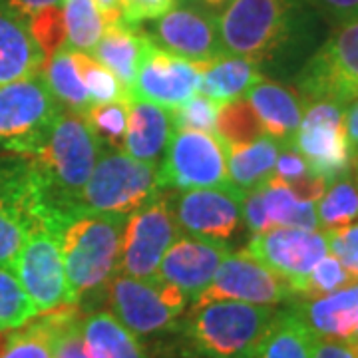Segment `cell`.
<instances>
[{"label":"cell","instance_id":"6da1fadb","mask_svg":"<svg viewBox=\"0 0 358 358\" xmlns=\"http://www.w3.org/2000/svg\"><path fill=\"white\" fill-rule=\"evenodd\" d=\"M129 215L86 213L68 223L62 233V261L70 303L80 310L106 296L117 275L122 239Z\"/></svg>","mask_w":358,"mask_h":358},{"label":"cell","instance_id":"7a4b0ae2","mask_svg":"<svg viewBox=\"0 0 358 358\" xmlns=\"http://www.w3.org/2000/svg\"><path fill=\"white\" fill-rule=\"evenodd\" d=\"M100 154L102 140L90 128L86 117L68 110L56 117L38 152L30 155L46 187L48 201L70 221L78 217V195Z\"/></svg>","mask_w":358,"mask_h":358},{"label":"cell","instance_id":"3957f363","mask_svg":"<svg viewBox=\"0 0 358 358\" xmlns=\"http://www.w3.org/2000/svg\"><path fill=\"white\" fill-rule=\"evenodd\" d=\"M277 315V307L213 301L189 308L181 331L199 357L255 358Z\"/></svg>","mask_w":358,"mask_h":358},{"label":"cell","instance_id":"277c9868","mask_svg":"<svg viewBox=\"0 0 358 358\" xmlns=\"http://www.w3.org/2000/svg\"><path fill=\"white\" fill-rule=\"evenodd\" d=\"M40 219H70L48 201L46 187L30 157H0V267L13 268L26 237Z\"/></svg>","mask_w":358,"mask_h":358},{"label":"cell","instance_id":"5b68a950","mask_svg":"<svg viewBox=\"0 0 358 358\" xmlns=\"http://www.w3.org/2000/svg\"><path fill=\"white\" fill-rule=\"evenodd\" d=\"M294 0H233L217 16L225 54L263 62L281 52L293 36Z\"/></svg>","mask_w":358,"mask_h":358},{"label":"cell","instance_id":"8992f818","mask_svg":"<svg viewBox=\"0 0 358 358\" xmlns=\"http://www.w3.org/2000/svg\"><path fill=\"white\" fill-rule=\"evenodd\" d=\"M162 189L157 185V166L134 159L126 152H102L92 176L80 192L76 215L122 213L129 215L150 203Z\"/></svg>","mask_w":358,"mask_h":358},{"label":"cell","instance_id":"52a82bcc","mask_svg":"<svg viewBox=\"0 0 358 358\" xmlns=\"http://www.w3.org/2000/svg\"><path fill=\"white\" fill-rule=\"evenodd\" d=\"M108 307L136 336L176 333L181 329L189 299L164 281H141L117 273L108 285Z\"/></svg>","mask_w":358,"mask_h":358},{"label":"cell","instance_id":"ba28073f","mask_svg":"<svg viewBox=\"0 0 358 358\" xmlns=\"http://www.w3.org/2000/svg\"><path fill=\"white\" fill-rule=\"evenodd\" d=\"M62 112L42 72L0 86V148L13 155H34Z\"/></svg>","mask_w":358,"mask_h":358},{"label":"cell","instance_id":"9c48e42d","mask_svg":"<svg viewBox=\"0 0 358 358\" xmlns=\"http://www.w3.org/2000/svg\"><path fill=\"white\" fill-rule=\"evenodd\" d=\"M303 103L358 100V20L338 24L296 76Z\"/></svg>","mask_w":358,"mask_h":358},{"label":"cell","instance_id":"30bf717a","mask_svg":"<svg viewBox=\"0 0 358 358\" xmlns=\"http://www.w3.org/2000/svg\"><path fill=\"white\" fill-rule=\"evenodd\" d=\"M229 183L227 150L215 131L173 129L162 164H157L159 189H209Z\"/></svg>","mask_w":358,"mask_h":358},{"label":"cell","instance_id":"8fae6325","mask_svg":"<svg viewBox=\"0 0 358 358\" xmlns=\"http://www.w3.org/2000/svg\"><path fill=\"white\" fill-rule=\"evenodd\" d=\"M62 233L64 229L50 221H38L13 265V273L38 315L72 305L62 261Z\"/></svg>","mask_w":358,"mask_h":358},{"label":"cell","instance_id":"7c38bea8","mask_svg":"<svg viewBox=\"0 0 358 358\" xmlns=\"http://www.w3.org/2000/svg\"><path fill=\"white\" fill-rule=\"evenodd\" d=\"M181 237L171 197L157 195L129 213L122 239L117 273L141 281H155L157 267L167 249Z\"/></svg>","mask_w":358,"mask_h":358},{"label":"cell","instance_id":"4fadbf2b","mask_svg":"<svg viewBox=\"0 0 358 358\" xmlns=\"http://www.w3.org/2000/svg\"><path fill=\"white\" fill-rule=\"evenodd\" d=\"M346 108L336 102H310L305 106L303 120L291 148L305 157L308 167L333 185L350 173V155L346 145Z\"/></svg>","mask_w":358,"mask_h":358},{"label":"cell","instance_id":"5bb4252c","mask_svg":"<svg viewBox=\"0 0 358 358\" xmlns=\"http://www.w3.org/2000/svg\"><path fill=\"white\" fill-rule=\"evenodd\" d=\"M245 253L289 282L299 299L310 271L322 257L329 255V243L320 231L277 227L253 235Z\"/></svg>","mask_w":358,"mask_h":358},{"label":"cell","instance_id":"9a60e30c","mask_svg":"<svg viewBox=\"0 0 358 358\" xmlns=\"http://www.w3.org/2000/svg\"><path fill=\"white\" fill-rule=\"evenodd\" d=\"M294 299L296 296L289 282L245 251H239L223 259L211 285L193 301L192 307L213 301H241L251 305L279 307L293 303Z\"/></svg>","mask_w":358,"mask_h":358},{"label":"cell","instance_id":"2e32d148","mask_svg":"<svg viewBox=\"0 0 358 358\" xmlns=\"http://www.w3.org/2000/svg\"><path fill=\"white\" fill-rule=\"evenodd\" d=\"M203 66L189 62L150 40L143 52L138 76L129 88V98L176 110L201 92Z\"/></svg>","mask_w":358,"mask_h":358},{"label":"cell","instance_id":"e0dca14e","mask_svg":"<svg viewBox=\"0 0 358 358\" xmlns=\"http://www.w3.org/2000/svg\"><path fill=\"white\" fill-rule=\"evenodd\" d=\"M243 199L245 193L231 183L223 187L183 192L178 201H173L179 229L193 237L227 243V239L245 223Z\"/></svg>","mask_w":358,"mask_h":358},{"label":"cell","instance_id":"ac0fdd59","mask_svg":"<svg viewBox=\"0 0 358 358\" xmlns=\"http://www.w3.org/2000/svg\"><path fill=\"white\" fill-rule=\"evenodd\" d=\"M155 42L195 64L227 56L219 40L217 16L197 6H173L154 22Z\"/></svg>","mask_w":358,"mask_h":358},{"label":"cell","instance_id":"d6986e66","mask_svg":"<svg viewBox=\"0 0 358 358\" xmlns=\"http://www.w3.org/2000/svg\"><path fill=\"white\" fill-rule=\"evenodd\" d=\"M229 243L203 237H178L157 267V281L178 287L193 303L211 285L219 265L229 255Z\"/></svg>","mask_w":358,"mask_h":358},{"label":"cell","instance_id":"ffe728a7","mask_svg":"<svg viewBox=\"0 0 358 358\" xmlns=\"http://www.w3.org/2000/svg\"><path fill=\"white\" fill-rule=\"evenodd\" d=\"M313 336L346 341L358 331V281L317 299L289 303Z\"/></svg>","mask_w":358,"mask_h":358},{"label":"cell","instance_id":"44dd1931","mask_svg":"<svg viewBox=\"0 0 358 358\" xmlns=\"http://www.w3.org/2000/svg\"><path fill=\"white\" fill-rule=\"evenodd\" d=\"M247 102L253 106L263 134L281 148H289L299 131L305 106L301 96L282 84L268 82L267 78L247 92Z\"/></svg>","mask_w":358,"mask_h":358},{"label":"cell","instance_id":"7402d4cb","mask_svg":"<svg viewBox=\"0 0 358 358\" xmlns=\"http://www.w3.org/2000/svg\"><path fill=\"white\" fill-rule=\"evenodd\" d=\"M126 108H128V128H126L124 152L134 159L157 166V159L159 155L166 154L167 143L173 134L171 112L155 103L140 102L134 98L126 102Z\"/></svg>","mask_w":358,"mask_h":358},{"label":"cell","instance_id":"603a6c76","mask_svg":"<svg viewBox=\"0 0 358 358\" xmlns=\"http://www.w3.org/2000/svg\"><path fill=\"white\" fill-rule=\"evenodd\" d=\"M46 56L24 20L0 8V86L36 76Z\"/></svg>","mask_w":358,"mask_h":358},{"label":"cell","instance_id":"cb8c5ba5","mask_svg":"<svg viewBox=\"0 0 358 358\" xmlns=\"http://www.w3.org/2000/svg\"><path fill=\"white\" fill-rule=\"evenodd\" d=\"M150 40L145 32L138 30V26L117 20L114 24L103 26L102 36L88 54L106 66L129 92Z\"/></svg>","mask_w":358,"mask_h":358},{"label":"cell","instance_id":"d4e9b609","mask_svg":"<svg viewBox=\"0 0 358 358\" xmlns=\"http://www.w3.org/2000/svg\"><path fill=\"white\" fill-rule=\"evenodd\" d=\"M82 336L90 358H150L140 336L108 310L86 315L82 319Z\"/></svg>","mask_w":358,"mask_h":358},{"label":"cell","instance_id":"484cf974","mask_svg":"<svg viewBox=\"0 0 358 358\" xmlns=\"http://www.w3.org/2000/svg\"><path fill=\"white\" fill-rule=\"evenodd\" d=\"M229 183L243 193L253 192L275 178V164L281 145L268 136L243 145H225Z\"/></svg>","mask_w":358,"mask_h":358},{"label":"cell","instance_id":"4316f807","mask_svg":"<svg viewBox=\"0 0 358 358\" xmlns=\"http://www.w3.org/2000/svg\"><path fill=\"white\" fill-rule=\"evenodd\" d=\"M203 66L201 94L209 96L217 103L245 98L247 92L265 80L261 64L241 56H221Z\"/></svg>","mask_w":358,"mask_h":358},{"label":"cell","instance_id":"83f0119b","mask_svg":"<svg viewBox=\"0 0 358 358\" xmlns=\"http://www.w3.org/2000/svg\"><path fill=\"white\" fill-rule=\"evenodd\" d=\"M257 189L261 193L263 211L271 229L296 227V229L319 231L317 203L299 199L279 178L268 179L265 185Z\"/></svg>","mask_w":358,"mask_h":358},{"label":"cell","instance_id":"f1b7e54d","mask_svg":"<svg viewBox=\"0 0 358 358\" xmlns=\"http://www.w3.org/2000/svg\"><path fill=\"white\" fill-rule=\"evenodd\" d=\"M42 76L52 96L60 102L62 108H68L74 114L84 115L92 108L88 92L78 76L76 66L72 60V50L64 44L62 48L52 54L42 68Z\"/></svg>","mask_w":358,"mask_h":358},{"label":"cell","instance_id":"f546056e","mask_svg":"<svg viewBox=\"0 0 358 358\" xmlns=\"http://www.w3.org/2000/svg\"><path fill=\"white\" fill-rule=\"evenodd\" d=\"M255 358H313V333L293 308H282Z\"/></svg>","mask_w":358,"mask_h":358},{"label":"cell","instance_id":"4dcf8cb0","mask_svg":"<svg viewBox=\"0 0 358 358\" xmlns=\"http://www.w3.org/2000/svg\"><path fill=\"white\" fill-rule=\"evenodd\" d=\"M52 313L36 315L0 341V358H54Z\"/></svg>","mask_w":358,"mask_h":358},{"label":"cell","instance_id":"1f68e13d","mask_svg":"<svg viewBox=\"0 0 358 358\" xmlns=\"http://www.w3.org/2000/svg\"><path fill=\"white\" fill-rule=\"evenodd\" d=\"M317 219L322 233L343 229L358 221V185L350 173L329 185L317 203Z\"/></svg>","mask_w":358,"mask_h":358},{"label":"cell","instance_id":"d6a6232c","mask_svg":"<svg viewBox=\"0 0 358 358\" xmlns=\"http://www.w3.org/2000/svg\"><path fill=\"white\" fill-rule=\"evenodd\" d=\"M66 44L88 54L103 32V18L94 0H62Z\"/></svg>","mask_w":358,"mask_h":358},{"label":"cell","instance_id":"836d02e7","mask_svg":"<svg viewBox=\"0 0 358 358\" xmlns=\"http://www.w3.org/2000/svg\"><path fill=\"white\" fill-rule=\"evenodd\" d=\"M215 134L225 145H243L265 136L259 115L247 98H237L219 106Z\"/></svg>","mask_w":358,"mask_h":358},{"label":"cell","instance_id":"e575fe53","mask_svg":"<svg viewBox=\"0 0 358 358\" xmlns=\"http://www.w3.org/2000/svg\"><path fill=\"white\" fill-rule=\"evenodd\" d=\"M70 50H72V60L76 66L78 76L88 92L92 106L129 100L128 90L122 86V82L106 66L94 60L86 52L74 50V48H70Z\"/></svg>","mask_w":358,"mask_h":358},{"label":"cell","instance_id":"d590c367","mask_svg":"<svg viewBox=\"0 0 358 358\" xmlns=\"http://www.w3.org/2000/svg\"><path fill=\"white\" fill-rule=\"evenodd\" d=\"M38 315L13 268L0 267V333L14 331Z\"/></svg>","mask_w":358,"mask_h":358},{"label":"cell","instance_id":"8d00e7d4","mask_svg":"<svg viewBox=\"0 0 358 358\" xmlns=\"http://www.w3.org/2000/svg\"><path fill=\"white\" fill-rule=\"evenodd\" d=\"M128 102V100H126ZM126 102L98 103L84 114L90 128L100 140L108 141L112 148H124L128 128V108Z\"/></svg>","mask_w":358,"mask_h":358},{"label":"cell","instance_id":"74e56055","mask_svg":"<svg viewBox=\"0 0 358 358\" xmlns=\"http://www.w3.org/2000/svg\"><path fill=\"white\" fill-rule=\"evenodd\" d=\"M355 281L357 279L338 263V259H334L329 253L327 257H322L319 263L315 265V268L310 271V275L307 277L305 287H303V291H301L296 301L317 299V296H322V294L334 293V291H338V289H343V287Z\"/></svg>","mask_w":358,"mask_h":358},{"label":"cell","instance_id":"f35d334b","mask_svg":"<svg viewBox=\"0 0 358 358\" xmlns=\"http://www.w3.org/2000/svg\"><path fill=\"white\" fill-rule=\"evenodd\" d=\"M219 106L205 94H195L185 103L171 112L173 129H197V131H215Z\"/></svg>","mask_w":358,"mask_h":358},{"label":"cell","instance_id":"ab89813d","mask_svg":"<svg viewBox=\"0 0 358 358\" xmlns=\"http://www.w3.org/2000/svg\"><path fill=\"white\" fill-rule=\"evenodd\" d=\"M26 24H28L32 36H34V40L38 42V46L44 52L46 60L58 48H62L66 44V24L62 6L44 8L38 14H34Z\"/></svg>","mask_w":358,"mask_h":358},{"label":"cell","instance_id":"60d3db41","mask_svg":"<svg viewBox=\"0 0 358 358\" xmlns=\"http://www.w3.org/2000/svg\"><path fill=\"white\" fill-rule=\"evenodd\" d=\"M324 235L329 243V253L338 259V263L358 281V221Z\"/></svg>","mask_w":358,"mask_h":358},{"label":"cell","instance_id":"b9f144b4","mask_svg":"<svg viewBox=\"0 0 358 358\" xmlns=\"http://www.w3.org/2000/svg\"><path fill=\"white\" fill-rule=\"evenodd\" d=\"M176 6V0H120L122 20L129 26H140L145 20H157Z\"/></svg>","mask_w":358,"mask_h":358},{"label":"cell","instance_id":"7bdbcfd3","mask_svg":"<svg viewBox=\"0 0 358 358\" xmlns=\"http://www.w3.org/2000/svg\"><path fill=\"white\" fill-rule=\"evenodd\" d=\"M282 183H285L299 199H303V201H313V203H317L320 197L324 195V192L329 189V181L322 178V176H319V173H315L313 169H308L307 173L291 179V181H282Z\"/></svg>","mask_w":358,"mask_h":358},{"label":"cell","instance_id":"ee69618b","mask_svg":"<svg viewBox=\"0 0 358 358\" xmlns=\"http://www.w3.org/2000/svg\"><path fill=\"white\" fill-rule=\"evenodd\" d=\"M336 24L358 20V0H313Z\"/></svg>","mask_w":358,"mask_h":358},{"label":"cell","instance_id":"f6af8a7d","mask_svg":"<svg viewBox=\"0 0 358 358\" xmlns=\"http://www.w3.org/2000/svg\"><path fill=\"white\" fill-rule=\"evenodd\" d=\"M313 358H358V352L341 338L313 336Z\"/></svg>","mask_w":358,"mask_h":358},{"label":"cell","instance_id":"bcb514c9","mask_svg":"<svg viewBox=\"0 0 358 358\" xmlns=\"http://www.w3.org/2000/svg\"><path fill=\"white\" fill-rule=\"evenodd\" d=\"M62 0H0V8L8 10L20 20L28 22L34 14H38L44 8L50 6H60Z\"/></svg>","mask_w":358,"mask_h":358},{"label":"cell","instance_id":"7dc6e473","mask_svg":"<svg viewBox=\"0 0 358 358\" xmlns=\"http://www.w3.org/2000/svg\"><path fill=\"white\" fill-rule=\"evenodd\" d=\"M345 134L348 155H350V162H352V167H355L358 166V100L346 108Z\"/></svg>","mask_w":358,"mask_h":358},{"label":"cell","instance_id":"c3c4849f","mask_svg":"<svg viewBox=\"0 0 358 358\" xmlns=\"http://www.w3.org/2000/svg\"><path fill=\"white\" fill-rule=\"evenodd\" d=\"M98 10L102 14L103 24H114L117 20H122V8H120V0H94Z\"/></svg>","mask_w":358,"mask_h":358},{"label":"cell","instance_id":"681fc988","mask_svg":"<svg viewBox=\"0 0 358 358\" xmlns=\"http://www.w3.org/2000/svg\"><path fill=\"white\" fill-rule=\"evenodd\" d=\"M157 358H203L199 357L192 346H179V348H171V350H166L162 352Z\"/></svg>","mask_w":358,"mask_h":358},{"label":"cell","instance_id":"f907efd6","mask_svg":"<svg viewBox=\"0 0 358 358\" xmlns=\"http://www.w3.org/2000/svg\"><path fill=\"white\" fill-rule=\"evenodd\" d=\"M193 2H199V4H203L207 8H225V6H229L233 0H193Z\"/></svg>","mask_w":358,"mask_h":358},{"label":"cell","instance_id":"816d5d0a","mask_svg":"<svg viewBox=\"0 0 358 358\" xmlns=\"http://www.w3.org/2000/svg\"><path fill=\"white\" fill-rule=\"evenodd\" d=\"M346 343H348V345L352 346V348H355V350H357V352H358V331H357V333L350 334V336L346 338Z\"/></svg>","mask_w":358,"mask_h":358},{"label":"cell","instance_id":"f5cc1de1","mask_svg":"<svg viewBox=\"0 0 358 358\" xmlns=\"http://www.w3.org/2000/svg\"><path fill=\"white\" fill-rule=\"evenodd\" d=\"M357 167V185H358V166H355Z\"/></svg>","mask_w":358,"mask_h":358}]
</instances>
